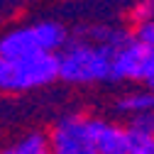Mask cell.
<instances>
[{"label": "cell", "mask_w": 154, "mask_h": 154, "mask_svg": "<svg viewBox=\"0 0 154 154\" xmlns=\"http://www.w3.org/2000/svg\"><path fill=\"white\" fill-rule=\"evenodd\" d=\"M118 49L103 47L71 34V42L59 51V81L71 86H93L112 81V59Z\"/></svg>", "instance_id": "obj_1"}, {"label": "cell", "mask_w": 154, "mask_h": 154, "mask_svg": "<svg viewBox=\"0 0 154 154\" xmlns=\"http://www.w3.org/2000/svg\"><path fill=\"white\" fill-rule=\"evenodd\" d=\"M59 81V54L37 51L20 59H0V88L5 93H27Z\"/></svg>", "instance_id": "obj_2"}, {"label": "cell", "mask_w": 154, "mask_h": 154, "mask_svg": "<svg viewBox=\"0 0 154 154\" xmlns=\"http://www.w3.org/2000/svg\"><path fill=\"white\" fill-rule=\"evenodd\" d=\"M112 81H137L152 83L154 81V47L134 39L125 44L112 59Z\"/></svg>", "instance_id": "obj_3"}, {"label": "cell", "mask_w": 154, "mask_h": 154, "mask_svg": "<svg viewBox=\"0 0 154 154\" xmlns=\"http://www.w3.org/2000/svg\"><path fill=\"white\" fill-rule=\"evenodd\" d=\"M51 154H98L91 140V118L66 115L49 132Z\"/></svg>", "instance_id": "obj_4"}, {"label": "cell", "mask_w": 154, "mask_h": 154, "mask_svg": "<svg viewBox=\"0 0 154 154\" xmlns=\"http://www.w3.org/2000/svg\"><path fill=\"white\" fill-rule=\"evenodd\" d=\"M91 140L98 154H125L130 149V132L103 118H91Z\"/></svg>", "instance_id": "obj_5"}, {"label": "cell", "mask_w": 154, "mask_h": 154, "mask_svg": "<svg viewBox=\"0 0 154 154\" xmlns=\"http://www.w3.org/2000/svg\"><path fill=\"white\" fill-rule=\"evenodd\" d=\"M37 51H42V47L37 42L32 25L15 27V29L5 32L3 39H0V59H20V56H29Z\"/></svg>", "instance_id": "obj_6"}, {"label": "cell", "mask_w": 154, "mask_h": 154, "mask_svg": "<svg viewBox=\"0 0 154 154\" xmlns=\"http://www.w3.org/2000/svg\"><path fill=\"white\" fill-rule=\"evenodd\" d=\"M32 27H34V34H37V42H39L42 51L59 54V51H64V47L71 42V32L66 29L64 22L39 20V22H34Z\"/></svg>", "instance_id": "obj_7"}, {"label": "cell", "mask_w": 154, "mask_h": 154, "mask_svg": "<svg viewBox=\"0 0 154 154\" xmlns=\"http://www.w3.org/2000/svg\"><path fill=\"white\" fill-rule=\"evenodd\" d=\"M115 110L120 115H127V118H137V115H147L154 112V93L147 91H132L125 93L115 100Z\"/></svg>", "instance_id": "obj_8"}, {"label": "cell", "mask_w": 154, "mask_h": 154, "mask_svg": "<svg viewBox=\"0 0 154 154\" xmlns=\"http://www.w3.org/2000/svg\"><path fill=\"white\" fill-rule=\"evenodd\" d=\"M3 154H51L49 134H44V132H27L25 137L15 140L10 147H5Z\"/></svg>", "instance_id": "obj_9"}, {"label": "cell", "mask_w": 154, "mask_h": 154, "mask_svg": "<svg viewBox=\"0 0 154 154\" xmlns=\"http://www.w3.org/2000/svg\"><path fill=\"white\" fill-rule=\"evenodd\" d=\"M130 17H132L134 27L147 25V22H154V0H137V3L132 5Z\"/></svg>", "instance_id": "obj_10"}, {"label": "cell", "mask_w": 154, "mask_h": 154, "mask_svg": "<svg viewBox=\"0 0 154 154\" xmlns=\"http://www.w3.org/2000/svg\"><path fill=\"white\" fill-rule=\"evenodd\" d=\"M125 127H130V130H134V132L154 134V112H147V115H137V118H130Z\"/></svg>", "instance_id": "obj_11"}, {"label": "cell", "mask_w": 154, "mask_h": 154, "mask_svg": "<svg viewBox=\"0 0 154 154\" xmlns=\"http://www.w3.org/2000/svg\"><path fill=\"white\" fill-rule=\"evenodd\" d=\"M134 34H137V39L154 47V22H147V25H140V27H134Z\"/></svg>", "instance_id": "obj_12"}, {"label": "cell", "mask_w": 154, "mask_h": 154, "mask_svg": "<svg viewBox=\"0 0 154 154\" xmlns=\"http://www.w3.org/2000/svg\"><path fill=\"white\" fill-rule=\"evenodd\" d=\"M147 88H149V91H152V93H154V81H152V83H149V86H147Z\"/></svg>", "instance_id": "obj_13"}, {"label": "cell", "mask_w": 154, "mask_h": 154, "mask_svg": "<svg viewBox=\"0 0 154 154\" xmlns=\"http://www.w3.org/2000/svg\"><path fill=\"white\" fill-rule=\"evenodd\" d=\"M125 154H132V152H125Z\"/></svg>", "instance_id": "obj_14"}]
</instances>
